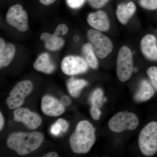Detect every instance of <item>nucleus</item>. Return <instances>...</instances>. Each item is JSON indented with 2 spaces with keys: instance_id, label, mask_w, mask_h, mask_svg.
<instances>
[{
  "instance_id": "f257e3e1",
  "label": "nucleus",
  "mask_w": 157,
  "mask_h": 157,
  "mask_svg": "<svg viewBox=\"0 0 157 157\" xmlns=\"http://www.w3.org/2000/svg\"><path fill=\"white\" fill-rule=\"evenodd\" d=\"M95 141V128L88 121H82L70 136V146L75 153L86 154L90 151Z\"/></svg>"
},
{
  "instance_id": "f03ea898",
  "label": "nucleus",
  "mask_w": 157,
  "mask_h": 157,
  "mask_svg": "<svg viewBox=\"0 0 157 157\" xmlns=\"http://www.w3.org/2000/svg\"><path fill=\"white\" fill-rule=\"evenodd\" d=\"M43 140L44 136L40 132H14L9 135L7 144L17 154L25 155L39 148Z\"/></svg>"
},
{
  "instance_id": "7ed1b4c3",
  "label": "nucleus",
  "mask_w": 157,
  "mask_h": 157,
  "mask_svg": "<svg viewBox=\"0 0 157 157\" xmlns=\"http://www.w3.org/2000/svg\"><path fill=\"white\" fill-rule=\"evenodd\" d=\"M138 144L141 153L145 156L154 155L157 152V122H151L140 131Z\"/></svg>"
},
{
  "instance_id": "20e7f679",
  "label": "nucleus",
  "mask_w": 157,
  "mask_h": 157,
  "mask_svg": "<svg viewBox=\"0 0 157 157\" xmlns=\"http://www.w3.org/2000/svg\"><path fill=\"white\" fill-rule=\"evenodd\" d=\"M134 70L133 55L127 46L121 47L117 59V74L119 80L127 81L132 76Z\"/></svg>"
},
{
  "instance_id": "39448f33",
  "label": "nucleus",
  "mask_w": 157,
  "mask_h": 157,
  "mask_svg": "<svg viewBox=\"0 0 157 157\" xmlns=\"http://www.w3.org/2000/svg\"><path fill=\"white\" fill-rule=\"evenodd\" d=\"M87 37L99 58H105L112 52L113 47L112 41L100 31L89 29L87 32Z\"/></svg>"
},
{
  "instance_id": "423d86ee",
  "label": "nucleus",
  "mask_w": 157,
  "mask_h": 157,
  "mask_svg": "<svg viewBox=\"0 0 157 157\" xmlns=\"http://www.w3.org/2000/svg\"><path fill=\"white\" fill-rule=\"evenodd\" d=\"M137 115L132 112H120L113 116L108 123L109 128L112 132L120 133L125 130H135L139 125Z\"/></svg>"
},
{
  "instance_id": "0eeeda50",
  "label": "nucleus",
  "mask_w": 157,
  "mask_h": 157,
  "mask_svg": "<svg viewBox=\"0 0 157 157\" xmlns=\"http://www.w3.org/2000/svg\"><path fill=\"white\" fill-rule=\"evenodd\" d=\"M33 88V85L30 80H22L17 82L6 100V104L9 109H16L20 107L23 104L25 98L32 92Z\"/></svg>"
},
{
  "instance_id": "6e6552de",
  "label": "nucleus",
  "mask_w": 157,
  "mask_h": 157,
  "mask_svg": "<svg viewBox=\"0 0 157 157\" xmlns=\"http://www.w3.org/2000/svg\"><path fill=\"white\" fill-rule=\"evenodd\" d=\"M6 20L9 25L19 32L24 33L28 30V15L20 4H16L9 8L6 13Z\"/></svg>"
},
{
  "instance_id": "1a4fd4ad",
  "label": "nucleus",
  "mask_w": 157,
  "mask_h": 157,
  "mask_svg": "<svg viewBox=\"0 0 157 157\" xmlns=\"http://www.w3.org/2000/svg\"><path fill=\"white\" fill-rule=\"evenodd\" d=\"M84 59L76 56H68L63 59L61 67L63 73L68 76H74L85 73L88 65Z\"/></svg>"
},
{
  "instance_id": "9d476101",
  "label": "nucleus",
  "mask_w": 157,
  "mask_h": 157,
  "mask_svg": "<svg viewBox=\"0 0 157 157\" xmlns=\"http://www.w3.org/2000/svg\"><path fill=\"white\" fill-rule=\"evenodd\" d=\"M14 116L15 121L21 122L31 130L36 129L42 124V118L40 116L27 108L20 107L17 108L14 111Z\"/></svg>"
},
{
  "instance_id": "9b49d317",
  "label": "nucleus",
  "mask_w": 157,
  "mask_h": 157,
  "mask_svg": "<svg viewBox=\"0 0 157 157\" xmlns=\"http://www.w3.org/2000/svg\"><path fill=\"white\" fill-rule=\"evenodd\" d=\"M41 108L45 115L53 117L62 115L65 109L62 102L49 95H45L42 98Z\"/></svg>"
},
{
  "instance_id": "f8f14e48",
  "label": "nucleus",
  "mask_w": 157,
  "mask_h": 157,
  "mask_svg": "<svg viewBox=\"0 0 157 157\" xmlns=\"http://www.w3.org/2000/svg\"><path fill=\"white\" fill-rule=\"evenodd\" d=\"M87 21L90 26L100 32H107L110 27L109 18L104 11L90 13L88 16Z\"/></svg>"
},
{
  "instance_id": "ddd939ff",
  "label": "nucleus",
  "mask_w": 157,
  "mask_h": 157,
  "mask_svg": "<svg viewBox=\"0 0 157 157\" xmlns=\"http://www.w3.org/2000/svg\"><path fill=\"white\" fill-rule=\"evenodd\" d=\"M140 48L144 55L151 60H157L156 38L151 34H147L141 39Z\"/></svg>"
},
{
  "instance_id": "4468645a",
  "label": "nucleus",
  "mask_w": 157,
  "mask_h": 157,
  "mask_svg": "<svg viewBox=\"0 0 157 157\" xmlns=\"http://www.w3.org/2000/svg\"><path fill=\"white\" fill-rule=\"evenodd\" d=\"M40 40L44 42L45 48L51 51L59 50L65 44L63 39L54 33H42L40 36Z\"/></svg>"
},
{
  "instance_id": "2eb2a0df",
  "label": "nucleus",
  "mask_w": 157,
  "mask_h": 157,
  "mask_svg": "<svg viewBox=\"0 0 157 157\" xmlns=\"http://www.w3.org/2000/svg\"><path fill=\"white\" fill-rule=\"evenodd\" d=\"M104 93L102 90L98 88L94 91L91 96L90 101L92 104L91 107L90 114L94 120L98 121L102 114L100 108L104 102Z\"/></svg>"
},
{
  "instance_id": "dca6fc26",
  "label": "nucleus",
  "mask_w": 157,
  "mask_h": 157,
  "mask_svg": "<svg viewBox=\"0 0 157 157\" xmlns=\"http://www.w3.org/2000/svg\"><path fill=\"white\" fill-rule=\"evenodd\" d=\"M136 10V6L133 2L121 4L118 6L116 14L119 21L123 25L126 24L133 16Z\"/></svg>"
},
{
  "instance_id": "f3484780",
  "label": "nucleus",
  "mask_w": 157,
  "mask_h": 157,
  "mask_svg": "<svg viewBox=\"0 0 157 157\" xmlns=\"http://www.w3.org/2000/svg\"><path fill=\"white\" fill-rule=\"evenodd\" d=\"M35 70L39 72L50 74L55 69V66L51 60L50 56L48 53H42L36 60L33 64Z\"/></svg>"
},
{
  "instance_id": "a211bd4d",
  "label": "nucleus",
  "mask_w": 157,
  "mask_h": 157,
  "mask_svg": "<svg viewBox=\"0 0 157 157\" xmlns=\"http://www.w3.org/2000/svg\"><path fill=\"white\" fill-rule=\"evenodd\" d=\"M154 94L155 90L151 86L146 80L144 79L140 82L134 99L137 102H145L150 100Z\"/></svg>"
},
{
  "instance_id": "6ab92c4d",
  "label": "nucleus",
  "mask_w": 157,
  "mask_h": 157,
  "mask_svg": "<svg viewBox=\"0 0 157 157\" xmlns=\"http://www.w3.org/2000/svg\"><path fill=\"white\" fill-rule=\"evenodd\" d=\"M16 52V48L14 44L7 43L6 47L0 51V67H7L11 63L14 59Z\"/></svg>"
},
{
  "instance_id": "aec40b11",
  "label": "nucleus",
  "mask_w": 157,
  "mask_h": 157,
  "mask_svg": "<svg viewBox=\"0 0 157 157\" xmlns=\"http://www.w3.org/2000/svg\"><path fill=\"white\" fill-rule=\"evenodd\" d=\"M87 84V81L84 79H74L73 77L68 82V90L71 96L77 98L80 95L81 90Z\"/></svg>"
},
{
  "instance_id": "412c9836",
  "label": "nucleus",
  "mask_w": 157,
  "mask_h": 157,
  "mask_svg": "<svg viewBox=\"0 0 157 157\" xmlns=\"http://www.w3.org/2000/svg\"><path fill=\"white\" fill-rule=\"evenodd\" d=\"M82 50L88 64L93 69L98 68V59L91 44L90 43L84 44L82 46Z\"/></svg>"
},
{
  "instance_id": "4be33fe9",
  "label": "nucleus",
  "mask_w": 157,
  "mask_h": 157,
  "mask_svg": "<svg viewBox=\"0 0 157 157\" xmlns=\"http://www.w3.org/2000/svg\"><path fill=\"white\" fill-rule=\"evenodd\" d=\"M147 76L150 78L153 86L157 91V67H151L147 71Z\"/></svg>"
},
{
  "instance_id": "5701e85b",
  "label": "nucleus",
  "mask_w": 157,
  "mask_h": 157,
  "mask_svg": "<svg viewBox=\"0 0 157 157\" xmlns=\"http://www.w3.org/2000/svg\"><path fill=\"white\" fill-rule=\"evenodd\" d=\"M139 3L141 7L148 10L157 9V0H140Z\"/></svg>"
},
{
  "instance_id": "b1692460",
  "label": "nucleus",
  "mask_w": 157,
  "mask_h": 157,
  "mask_svg": "<svg viewBox=\"0 0 157 157\" xmlns=\"http://www.w3.org/2000/svg\"><path fill=\"white\" fill-rule=\"evenodd\" d=\"M69 29L67 25L65 24H60L57 26L54 33L58 36H65L67 33Z\"/></svg>"
},
{
  "instance_id": "393cba45",
  "label": "nucleus",
  "mask_w": 157,
  "mask_h": 157,
  "mask_svg": "<svg viewBox=\"0 0 157 157\" xmlns=\"http://www.w3.org/2000/svg\"><path fill=\"white\" fill-rule=\"evenodd\" d=\"M86 0H67L68 6L73 9H77L82 6Z\"/></svg>"
},
{
  "instance_id": "a878e982",
  "label": "nucleus",
  "mask_w": 157,
  "mask_h": 157,
  "mask_svg": "<svg viewBox=\"0 0 157 157\" xmlns=\"http://www.w3.org/2000/svg\"><path fill=\"white\" fill-rule=\"evenodd\" d=\"M108 0H88L89 3L93 8L99 9L106 5Z\"/></svg>"
},
{
  "instance_id": "bb28decb",
  "label": "nucleus",
  "mask_w": 157,
  "mask_h": 157,
  "mask_svg": "<svg viewBox=\"0 0 157 157\" xmlns=\"http://www.w3.org/2000/svg\"><path fill=\"white\" fill-rule=\"evenodd\" d=\"M61 132V128L59 124L57 123L56 122L53 125H52V126L51 128V133L52 135H55V136H58L60 135Z\"/></svg>"
},
{
  "instance_id": "cd10ccee",
  "label": "nucleus",
  "mask_w": 157,
  "mask_h": 157,
  "mask_svg": "<svg viewBox=\"0 0 157 157\" xmlns=\"http://www.w3.org/2000/svg\"><path fill=\"white\" fill-rule=\"evenodd\" d=\"M56 122L59 124L62 129V132H65L67 130L69 124L67 122L63 119H59Z\"/></svg>"
},
{
  "instance_id": "c85d7f7f",
  "label": "nucleus",
  "mask_w": 157,
  "mask_h": 157,
  "mask_svg": "<svg viewBox=\"0 0 157 157\" xmlns=\"http://www.w3.org/2000/svg\"><path fill=\"white\" fill-rule=\"evenodd\" d=\"M62 103L66 106H69L71 103V99L67 96H64L62 98Z\"/></svg>"
},
{
  "instance_id": "c756f323",
  "label": "nucleus",
  "mask_w": 157,
  "mask_h": 157,
  "mask_svg": "<svg viewBox=\"0 0 157 157\" xmlns=\"http://www.w3.org/2000/svg\"><path fill=\"white\" fill-rule=\"evenodd\" d=\"M56 0H39V2L44 6H49L53 4Z\"/></svg>"
},
{
  "instance_id": "7c9ffc66",
  "label": "nucleus",
  "mask_w": 157,
  "mask_h": 157,
  "mask_svg": "<svg viewBox=\"0 0 157 157\" xmlns=\"http://www.w3.org/2000/svg\"><path fill=\"white\" fill-rule=\"evenodd\" d=\"M6 43L3 38H0V51L3 50L6 47Z\"/></svg>"
},
{
  "instance_id": "2f4dec72",
  "label": "nucleus",
  "mask_w": 157,
  "mask_h": 157,
  "mask_svg": "<svg viewBox=\"0 0 157 157\" xmlns=\"http://www.w3.org/2000/svg\"><path fill=\"white\" fill-rule=\"evenodd\" d=\"M4 124H5V120L2 113H0V130H2L4 127Z\"/></svg>"
},
{
  "instance_id": "473e14b6",
  "label": "nucleus",
  "mask_w": 157,
  "mask_h": 157,
  "mask_svg": "<svg viewBox=\"0 0 157 157\" xmlns=\"http://www.w3.org/2000/svg\"><path fill=\"white\" fill-rule=\"evenodd\" d=\"M43 157H59V155L56 152H51L48 153L46 154L45 155L43 156Z\"/></svg>"
},
{
  "instance_id": "72a5a7b5",
  "label": "nucleus",
  "mask_w": 157,
  "mask_h": 157,
  "mask_svg": "<svg viewBox=\"0 0 157 157\" xmlns=\"http://www.w3.org/2000/svg\"><path fill=\"white\" fill-rule=\"evenodd\" d=\"M79 39V37L78 36H75L73 37V40L75 42H78Z\"/></svg>"
}]
</instances>
